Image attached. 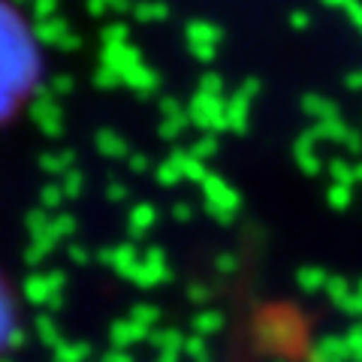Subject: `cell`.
<instances>
[{
	"instance_id": "obj_1",
	"label": "cell",
	"mask_w": 362,
	"mask_h": 362,
	"mask_svg": "<svg viewBox=\"0 0 362 362\" xmlns=\"http://www.w3.org/2000/svg\"><path fill=\"white\" fill-rule=\"evenodd\" d=\"M42 54L25 13L0 0V127L25 112L40 85Z\"/></svg>"
}]
</instances>
